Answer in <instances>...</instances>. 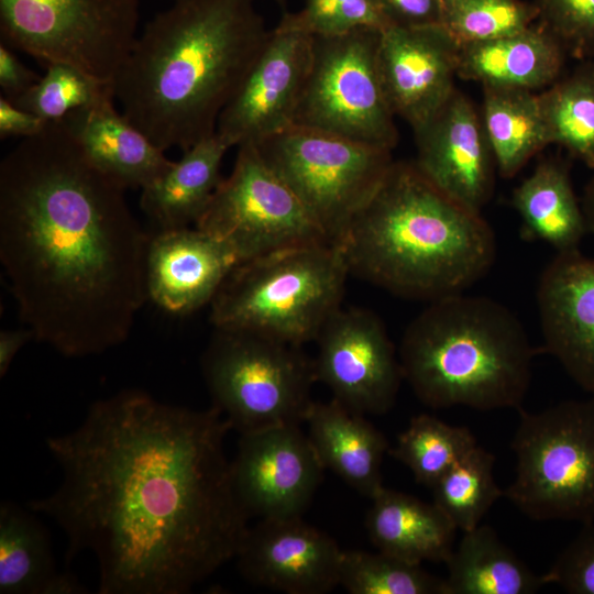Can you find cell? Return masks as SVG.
Listing matches in <instances>:
<instances>
[{"label":"cell","mask_w":594,"mask_h":594,"mask_svg":"<svg viewBox=\"0 0 594 594\" xmlns=\"http://www.w3.org/2000/svg\"><path fill=\"white\" fill-rule=\"evenodd\" d=\"M213 406L195 410L124 389L46 439L61 484L26 503L91 552L100 594H185L237 558L249 530Z\"/></svg>","instance_id":"1"},{"label":"cell","mask_w":594,"mask_h":594,"mask_svg":"<svg viewBox=\"0 0 594 594\" xmlns=\"http://www.w3.org/2000/svg\"><path fill=\"white\" fill-rule=\"evenodd\" d=\"M270 32L255 0H174L138 36L114 98L156 146L184 152L216 133Z\"/></svg>","instance_id":"3"},{"label":"cell","mask_w":594,"mask_h":594,"mask_svg":"<svg viewBox=\"0 0 594 594\" xmlns=\"http://www.w3.org/2000/svg\"><path fill=\"white\" fill-rule=\"evenodd\" d=\"M537 15L519 0H441V25L459 45L521 32Z\"/></svg>","instance_id":"35"},{"label":"cell","mask_w":594,"mask_h":594,"mask_svg":"<svg viewBox=\"0 0 594 594\" xmlns=\"http://www.w3.org/2000/svg\"><path fill=\"white\" fill-rule=\"evenodd\" d=\"M255 145L337 244L394 162L389 150L299 125Z\"/></svg>","instance_id":"9"},{"label":"cell","mask_w":594,"mask_h":594,"mask_svg":"<svg viewBox=\"0 0 594 594\" xmlns=\"http://www.w3.org/2000/svg\"><path fill=\"white\" fill-rule=\"evenodd\" d=\"M41 77L28 68L13 52L0 44V87L3 97L14 101L26 92Z\"/></svg>","instance_id":"40"},{"label":"cell","mask_w":594,"mask_h":594,"mask_svg":"<svg viewBox=\"0 0 594 594\" xmlns=\"http://www.w3.org/2000/svg\"><path fill=\"white\" fill-rule=\"evenodd\" d=\"M495 457L475 446L431 488L433 504L462 532L477 527L504 495L494 479Z\"/></svg>","instance_id":"32"},{"label":"cell","mask_w":594,"mask_h":594,"mask_svg":"<svg viewBox=\"0 0 594 594\" xmlns=\"http://www.w3.org/2000/svg\"><path fill=\"white\" fill-rule=\"evenodd\" d=\"M238 264L226 242L197 227L156 230L146 257L147 298L170 315H189L211 304Z\"/></svg>","instance_id":"20"},{"label":"cell","mask_w":594,"mask_h":594,"mask_svg":"<svg viewBox=\"0 0 594 594\" xmlns=\"http://www.w3.org/2000/svg\"><path fill=\"white\" fill-rule=\"evenodd\" d=\"M312 58V36L274 29L235 95L222 110L216 133L230 147L260 142L295 124Z\"/></svg>","instance_id":"15"},{"label":"cell","mask_w":594,"mask_h":594,"mask_svg":"<svg viewBox=\"0 0 594 594\" xmlns=\"http://www.w3.org/2000/svg\"><path fill=\"white\" fill-rule=\"evenodd\" d=\"M476 443L466 427L430 416L414 417L388 453L405 464L417 483L432 488Z\"/></svg>","instance_id":"31"},{"label":"cell","mask_w":594,"mask_h":594,"mask_svg":"<svg viewBox=\"0 0 594 594\" xmlns=\"http://www.w3.org/2000/svg\"><path fill=\"white\" fill-rule=\"evenodd\" d=\"M391 24L380 0H305L297 12L283 13L278 30L310 36H338L361 29L383 31Z\"/></svg>","instance_id":"36"},{"label":"cell","mask_w":594,"mask_h":594,"mask_svg":"<svg viewBox=\"0 0 594 594\" xmlns=\"http://www.w3.org/2000/svg\"><path fill=\"white\" fill-rule=\"evenodd\" d=\"M420 173L439 190L481 212L494 189L495 160L472 103L454 92L439 112L415 132Z\"/></svg>","instance_id":"18"},{"label":"cell","mask_w":594,"mask_h":594,"mask_svg":"<svg viewBox=\"0 0 594 594\" xmlns=\"http://www.w3.org/2000/svg\"><path fill=\"white\" fill-rule=\"evenodd\" d=\"M581 206L587 231L594 233V177L587 182L584 188Z\"/></svg>","instance_id":"43"},{"label":"cell","mask_w":594,"mask_h":594,"mask_svg":"<svg viewBox=\"0 0 594 594\" xmlns=\"http://www.w3.org/2000/svg\"><path fill=\"white\" fill-rule=\"evenodd\" d=\"M304 422L324 469L369 498L384 487L381 466L388 442L362 414L334 398L329 403L311 402Z\"/></svg>","instance_id":"22"},{"label":"cell","mask_w":594,"mask_h":594,"mask_svg":"<svg viewBox=\"0 0 594 594\" xmlns=\"http://www.w3.org/2000/svg\"><path fill=\"white\" fill-rule=\"evenodd\" d=\"M564 53L551 33L530 26L490 41L459 45L458 76L483 86L534 90L558 80Z\"/></svg>","instance_id":"23"},{"label":"cell","mask_w":594,"mask_h":594,"mask_svg":"<svg viewBox=\"0 0 594 594\" xmlns=\"http://www.w3.org/2000/svg\"><path fill=\"white\" fill-rule=\"evenodd\" d=\"M113 100L110 97L77 109L62 121L92 166L125 189H142L174 161L119 112Z\"/></svg>","instance_id":"21"},{"label":"cell","mask_w":594,"mask_h":594,"mask_svg":"<svg viewBox=\"0 0 594 594\" xmlns=\"http://www.w3.org/2000/svg\"><path fill=\"white\" fill-rule=\"evenodd\" d=\"M483 89L485 133L499 174L510 178L550 144L540 98L522 88Z\"/></svg>","instance_id":"29"},{"label":"cell","mask_w":594,"mask_h":594,"mask_svg":"<svg viewBox=\"0 0 594 594\" xmlns=\"http://www.w3.org/2000/svg\"><path fill=\"white\" fill-rule=\"evenodd\" d=\"M380 30L314 36L295 124L392 151L398 140L380 76Z\"/></svg>","instance_id":"11"},{"label":"cell","mask_w":594,"mask_h":594,"mask_svg":"<svg viewBox=\"0 0 594 594\" xmlns=\"http://www.w3.org/2000/svg\"><path fill=\"white\" fill-rule=\"evenodd\" d=\"M124 191L62 120L0 163V263L24 326L64 356L122 344L148 300L151 234Z\"/></svg>","instance_id":"2"},{"label":"cell","mask_w":594,"mask_h":594,"mask_svg":"<svg viewBox=\"0 0 594 594\" xmlns=\"http://www.w3.org/2000/svg\"><path fill=\"white\" fill-rule=\"evenodd\" d=\"M349 267L340 244L283 249L238 264L210 306L215 328L301 346L341 307Z\"/></svg>","instance_id":"6"},{"label":"cell","mask_w":594,"mask_h":594,"mask_svg":"<svg viewBox=\"0 0 594 594\" xmlns=\"http://www.w3.org/2000/svg\"><path fill=\"white\" fill-rule=\"evenodd\" d=\"M139 0H0L1 43L113 82L138 36Z\"/></svg>","instance_id":"10"},{"label":"cell","mask_w":594,"mask_h":594,"mask_svg":"<svg viewBox=\"0 0 594 594\" xmlns=\"http://www.w3.org/2000/svg\"><path fill=\"white\" fill-rule=\"evenodd\" d=\"M50 122L0 97V138L28 139L41 133Z\"/></svg>","instance_id":"41"},{"label":"cell","mask_w":594,"mask_h":594,"mask_svg":"<svg viewBox=\"0 0 594 594\" xmlns=\"http://www.w3.org/2000/svg\"><path fill=\"white\" fill-rule=\"evenodd\" d=\"M339 244L351 275L429 302L464 293L496 257L495 233L481 212L404 162L392 163Z\"/></svg>","instance_id":"4"},{"label":"cell","mask_w":594,"mask_h":594,"mask_svg":"<svg viewBox=\"0 0 594 594\" xmlns=\"http://www.w3.org/2000/svg\"><path fill=\"white\" fill-rule=\"evenodd\" d=\"M342 551L301 517L261 519L237 554L250 583L289 594H324L339 583Z\"/></svg>","instance_id":"17"},{"label":"cell","mask_w":594,"mask_h":594,"mask_svg":"<svg viewBox=\"0 0 594 594\" xmlns=\"http://www.w3.org/2000/svg\"><path fill=\"white\" fill-rule=\"evenodd\" d=\"M519 414L504 496L534 520L594 522V396Z\"/></svg>","instance_id":"7"},{"label":"cell","mask_w":594,"mask_h":594,"mask_svg":"<svg viewBox=\"0 0 594 594\" xmlns=\"http://www.w3.org/2000/svg\"><path fill=\"white\" fill-rule=\"evenodd\" d=\"M231 148L217 133L183 152L180 160L141 189L140 206L157 230L196 224L219 186Z\"/></svg>","instance_id":"25"},{"label":"cell","mask_w":594,"mask_h":594,"mask_svg":"<svg viewBox=\"0 0 594 594\" xmlns=\"http://www.w3.org/2000/svg\"><path fill=\"white\" fill-rule=\"evenodd\" d=\"M279 8L280 10L283 11V13L287 12L286 11V8H287V0H273Z\"/></svg>","instance_id":"44"},{"label":"cell","mask_w":594,"mask_h":594,"mask_svg":"<svg viewBox=\"0 0 594 594\" xmlns=\"http://www.w3.org/2000/svg\"><path fill=\"white\" fill-rule=\"evenodd\" d=\"M31 512L0 504V593H88L74 575L57 571L47 530Z\"/></svg>","instance_id":"26"},{"label":"cell","mask_w":594,"mask_h":594,"mask_svg":"<svg viewBox=\"0 0 594 594\" xmlns=\"http://www.w3.org/2000/svg\"><path fill=\"white\" fill-rule=\"evenodd\" d=\"M34 339L33 332L26 328L4 329L0 332V376L3 377L10 369L18 352L30 340Z\"/></svg>","instance_id":"42"},{"label":"cell","mask_w":594,"mask_h":594,"mask_svg":"<svg viewBox=\"0 0 594 594\" xmlns=\"http://www.w3.org/2000/svg\"><path fill=\"white\" fill-rule=\"evenodd\" d=\"M195 227L226 242L240 263L330 242L254 143L238 146L232 172L222 178Z\"/></svg>","instance_id":"12"},{"label":"cell","mask_w":594,"mask_h":594,"mask_svg":"<svg viewBox=\"0 0 594 594\" xmlns=\"http://www.w3.org/2000/svg\"><path fill=\"white\" fill-rule=\"evenodd\" d=\"M443 563L446 594H531L546 585L488 525L464 531Z\"/></svg>","instance_id":"28"},{"label":"cell","mask_w":594,"mask_h":594,"mask_svg":"<svg viewBox=\"0 0 594 594\" xmlns=\"http://www.w3.org/2000/svg\"><path fill=\"white\" fill-rule=\"evenodd\" d=\"M536 297L546 351L594 396V258L579 250L557 253Z\"/></svg>","instance_id":"19"},{"label":"cell","mask_w":594,"mask_h":594,"mask_svg":"<svg viewBox=\"0 0 594 594\" xmlns=\"http://www.w3.org/2000/svg\"><path fill=\"white\" fill-rule=\"evenodd\" d=\"M541 576L544 584H557L568 593L594 594V522L582 525Z\"/></svg>","instance_id":"38"},{"label":"cell","mask_w":594,"mask_h":594,"mask_svg":"<svg viewBox=\"0 0 594 594\" xmlns=\"http://www.w3.org/2000/svg\"><path fill=\"white\" fill-rule=\"evenodd\" d=\"M200 365L212 406L240 433L304 422L317 378L301 346L215 328Z\"/></svg>","instance_id":"8"},{"label":"cell","mask_w":594,"mask_h":594,"mask_svg":"<svg viewBox=\"0 0 594 594\" xmlns=\"http://www.w3.org/2000/svg\"><path fill=\"white\" fill-rule=\"evenodd\" d=\"M459 44L442 25H389L381 32L377 63L387 102L416 132L454 92Z\"/></svg>","instance_id":"16"},{"label":"cell","mask_w":594,"mask_h":594,"mask_svg":"<svg viewBox=\"0 0 594 594\" xmlns=\"http://www.w3.org/2000/svg\"><path fill=\"white\" fill-rule=\"evenodd\" d=\"M371 499L365 525L378 551L415 564L446 561L457 528L433 503L386 487Z\"/></svg>","instance_id":"24"},{"label":"cell","mask_w":594,"mask_h":594,"mask_svg":"<svg viewBox=\"0 0 594 594\" xmlns=\"http://www.w3.org/2000/svg\"><path fill=\"white\" fill-rule=\"evenodd\" d=\"M513 205L521 219V238L543 241L557 253L579 250L588 232L569 168L561 161L541 162L514 190Z\"/></svg>","instance_id":"27"},{"label":"cell","mask_w":594,"mask_h":594,"mask_svg":"<svg viewBox=\"0 0 594 594\" xmlns=\"http://www.w3.org/2000/svg\"><path fill=\"white\" fill-rule=\"evenodd\" d=\"M392 25H441V0H380Z\"/></svg>","instance_id":"39"},{"label":"cell","mask_w":594,"mask_h":594,"mask_svg":"<svg viewBox=\"0 0 594 594\" xmlns=\"http://www.w3.org/2000/svg\"><path fill=\"white\" fill-rule=\"evenodd\" d=\"M322 465L299 425L241 433L231 461L237 497L249 517H301L321 482Z\"/></svg>","instance_id":"14"},{"label":"cell","mask_w":594,"mask_h":594,"mask_svg":"<svg viewBox=\"0 0 594 594\" xmlns=\"http://www.w3.org/2000/svg\"><path fill=\"white\" fill-rule=\"evenodd\" d=\"M339 583L351 594H446L443 579L382 551H342Z\"/></svg>","instance_id":"33"},{"label":"cell","mask_w":594,"mask_h":594,"mask_svg":"<svg viewBox=\"0 0 594 594\" xmlns=\"http://www.w3.org/2000/svg\"><path fill=\"white\" fill-rule=\"evenodd\" d=\"M403 377L426 406L519 409L531 381L534 349L503 304L457 294L431 301L406 328Z\"/></svg>","instance_id":"5"},{"label":"cell","mask_w":594,"mask_h":594,"mask_svg":"<svg viewBox=\"0 0 594 594\" xmlns=\"http://www.w3.org/2000/svg\"><path fill=\"white\" fill-rule=\"evenodd\" d=\"M315 341L316 378L336 400L362 415H383L394 406L404 377L394 344L376 314L340 307Z\"/></svg>","instance_id":"13"},{"label":"cell","mask_w":594,"mask_h":594,"mask_svg":"<svg viewBox=\"0 0 594 594\" xmlns=\"http://www.w3.org/2000/svg\"><path fill=\"white\" fill-rule=\"evenodd\" d=\"M543 29L578 58H594V0H539Z\"/></svg>","instance_id":"37"},{"label":"cell","mask_w":594,"mask_h":594,"mask_svg":"<svg viewBox=\"0 0 594 594\" xmlns=\"http://www.w3.org/2000/svg\"><path fill=\"white\" fill-rule=\"evenodd\" d=\"M549 141L594 169V58L539 95Z\"/></svg>","instance_id":"30"},{"label":"cell","mask_w":594,"mask_h":594,"mask_svg":"<svg viewBox=\"0 0 594 594\" xmlns=\"http://www.w3.org/2000/svg\"><path fill=\"white\" fill-rule=\"evenodd\" d=\"M114 97L113 82L102 81L65 63L46 65V73L13 103L47 122L63 120L70 112Z\"/></svg>","instance_id":"34"}]
</instances>
